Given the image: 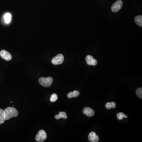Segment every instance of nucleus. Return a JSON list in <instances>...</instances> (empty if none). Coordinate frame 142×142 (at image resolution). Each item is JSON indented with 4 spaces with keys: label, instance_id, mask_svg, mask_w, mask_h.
Masks as SVG:
<instances>
[{
    "label": "nucleus",
    "instance_id": "1",
    "mask_svg": "<svg viewBox=\"0 0 142 142\" xmlns=\"http://www.w3.org/2000/svg\"><path fill=\"white\" fill-rule=\"evenodd\" d=\"M5 120H8L12 117H17L18 115V111L15 108L8 107L4 110Z\"/></svg>",
    "mask_w": 142,
    "mask_h": 142
},
{
    "label": "nucleus",
    "instance_id": "2",
    "mask_svg": "<svg viewBox=\"0 0 142 142\" xmlns=\"http://www.w3.org/2000/svg\"><path fill=\"white\" fill-rule=\"evenodd\" d=\"M39 83L44 87H49L52 84L53 78L49 77L47 78H40L39 79Z\"/></svg>",
    "mask_w": 142,
    "mask_h": 142
},
{
    "label": "nucleus",
    "instance_id": "3",
    "mask_svg": "<svg viewBox=\"0 0 142 142\" xmlns=\"http://www.w3.org/2000/svg\"><path fill=\"white\" fill-rule=\"evenodd\" d=\"M47 137V135L46 132L44 130H40L39 131L36 136L35 139L38 142H43L46 140Z\"/></svg>",
    "mask_w": 142,
    "mask_h": 142
},
{
    "label": "nucleus",
    "instance_id": "4",
    "mask_svg": "<svg viewBox=\"0 0 142 142\" xmlns=\"http://www.w3.org/2000/svg\"><path fill=\"white\" fill-rule=\"evenodd\" d=\"M64 60V57L63 55L58 54L54 57L52 60V63L54 65H59L62 64Z\"/></svg>",
    "mask_w": 142,
    "mask_h": 142
},
{
    "label": "nucleus",
    "instance_id": "5",
    "mask_svg": "<svg viewBox=\"0 0 142 142\" xmlns=\"http://www.w3.org/2000/svg\"><path fill=\"white\" fill-rule=\"evenodd\" d=\"M123 6V2L121 0H118L115 2L111 7V10L114 12H116L120 10Z\"/></svg>",
    "mask_w": 142,
    "mask_h": 142
},
{
    "label": "nucleus",
    "instance_id": "6",
    "mask_svg": "<svg viewBox=\"0 0 142 142\" xmlns=\"http://www.w3.org/2000/svg\"><path fill=\"white\" fill-rule=\"evenodd\" d=\"M0 55L2 59H4L6 61H9L12 59V55L9 52L4 49L0 51Z\"/></svg>",
    "mask_w": 142,
    "mask_h": 142
},
{
    "label": "nucleus",
    "instance_id": "7",
    "mask_svg": "<svg viewBox=\"0 0 142 142\" xmlns=\"http://www.w3.org/2000/svg\"><path fill=\"white\" fill-rule=\"evenodd\" d=\"M86 60L88 65L95 66L97 64V60L94 59L93 56L91 55H88L86 56Z\"/></svg>",
    "mask_w": 142,
    "mask_h": 142
},
{
    "label": "nucleus",
    "instance_id": "8",
    "mask_svg": "<svg viewBox=\"0 0 142 142\" xmlns=\"http://www.w3.org/2000/svg\"><path fill=\"white\" fill-rule=\"evenodd\" d=\"M83 113L87 116L90 117L93 116L94 115V110L89 107H86L84 108Z\"/></svg>",
    "mask_w": 142,
    "mask_h": 142
},
{
    "label": "nucleus",
    "instance_id": "9",
    "mask_svg": "<svg viewBox=\"0 0 142 142\" xmlns=\"http://www.w3.org/2000/svg\"><path fill=\"white\" fill-rule=\"evenodd\" d=\"M88 139L91 142H97L99 141V138L94 132H91L88 135Z\"/></svg>",
    "mask_w": 142,
    "mask_h": 142
},
{
    "label": "nucleus",
    "instance_id": "10",
    "mask_svg": "<svg viewBox=\"0 0 142 142\" xmlns=\"http://www.w3.org/2000/svg\"><path fill=\"white\" fill-rule=\"evenodd\" d=\"M80 94L78 91H74L73 92H70L67 95V97L69 98H71L72 97H77Z\"/></svg>",
    "mask_w": 142,
    "mask_h": 142
},
{
    "label": "nucleus",
    "instance_id": "11",
    "mask_svg": "<svg viewBox=\"0 0 142 142\" xmlns=\"http://www.w3.org/2000/svg\"><path fill=\"white\" fill-rule=\"evenodd\" d=\"M5 120H6L4 110L0 109V124L4 123Z\"/></svg>",
    "mask_w": 142,
    "mask_h": 142
},
{
    "label": "nucleus",
    "instance_id": "12",
    "mask_svg": "<svg viewBox=\"0 0 142 142\" xmlns=\"http://www.w3.org/2000/svg\"><path fill=\"white\" fill-rule=\"evenodd\" d=\"M55 119L58 120L61 118H63L64 119H66L67 118L66 113L65 112H60L59 115H56L55 116Z\"/></svg>",
    "mask_w": 142,
    "mask_h": 142
},
{
    "label": "nucleus",
    "instance_id": "13",
    "mask_svg": "<svg viewBox=\"0 0 142 142\" xmlns=\"http://www.w3.org/2000/svg\"><path fill=\"white\" fill-rule=\"evenodd\" d=\"M135 21L137 25L140 27L142 26V16L141 15H138L135 18Z\"/></svg>",
    "mask_w": 142,
    "mask_h": 142
},
{
    "label": "nucleus",
    "instance_id": "14",
    "mask_svg": "<svg viewBox=\"0 0 142 142\" xmlns=\"http://www.w3.org/2000/svg\"><path fill=\"white\" fill-rule=\"evenodd\" d=\"M11 15L10 13H6L4 15V19H5V21L6 23H9L10 22L11 20Z\"/></svg>",
    "mask_w": 142,
    "mask_h": 142
},
{
    "label": "nucleus",
    "instance_id": "15",
    "mask_svg": "<svg viewBox=\"0 0 142 142\" xmlns=\"http://www.w3.org/2000/svg\"><path fill=\"white\" fill-rule=\"evenodd\" d=\"M117 117L119 120H122L124 118H128V116L127 115H125L123 113L121 112V113H118L117 115Z\"/></svg>",
    "mask_w": 142,
    "mask_h": 142
},
{
    "label": "nucleus",
    "instance_id": "16",
    "mask_svg": "<svg viewBox=\"0 0 142 142\" xmlns=\"http://www.w3.org/2000/svg\"><path fill=\"white\" fill-rule=\"evenodd\" d=\"M137 95L138 97L140 98H142V88H139L137 89L136 91Z\"/></svg>",
    "mask_w": 142,
    "mask_h": 142
},
{
    "label": "nucleus",
    "instance_id": "17",
    "mask_svg": "<svg viewBox=\"0 0 142 142\" xmlns=\"http://www.w3.org/2000/svg\"><path fill=\"white\" fill-rule=\"evenodd\" d=\"M58 100V96L56 94H53L51 96L50 101L51 102H55Z\"/></svg>",
    "mask_w": 142,
    "mask_h": 142
},
{
    "label": "nucleus",
    "instance_id": "18",
    "mask_svg": "<svg viewBox=\"0 0 142 142\" xmlns=\"http://www.w3.org/2000/svg\"><path fill=\"white\" fill-rule=\"evenodd\" d=\"M105 107L107 109H110L111 108L110 102H108V103H106Z\"/></svg>",
    "mask_w": 142,
    "mask_h": 142
},
{
    "label": "nucleus",
    "instance_id": "19",
    "mask_svg": "<svg viewBox=\"0 0 142 142\" xmlns=\"http://www.w3.org/2000/svg\"><path fill=\"white\" fill-rule=\"evenodd\" d=\"M110 104H111V108H115V107H116V104L115 102H110Z\"/></svg>",
    "mask_w": 142,
    "mask_h": 142
}]
</instances>
